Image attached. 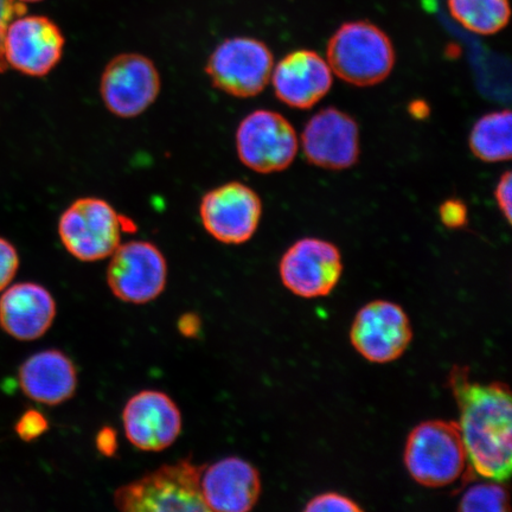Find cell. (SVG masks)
Wrapping results in <instances>:
<instances>
[{
	"mask_svg": "<svg viewBox=\"0 0 512 512\" xmlns=\"http://www.w3.org/2000/svg\"><path fill=\"white\" fill-rule=\"evenodd\" d=\"M459 409L458 426L470 470L485 479L505 482L511 473L512 403L508 384L472 381L470 369L456 366L448 375Z\"/></svg>",
	"mask_w": 512,
	"mask_h": 512,
	"instance_id": "6da1fadb",
	"label": "cell"
},
{
	"mask_svg": "<svg viewBox=\"0 0 512 512\" xmlns=\"http://www.w3.org/2000/svg\"><path fill=\"white\" fill-rule=\"evenodd\" d=\"M403 463L416 483L446 488L465 478L469 458L457 421L427 420L409 433Z\"/></svg>",
	"mask_w": 512,
	"mask_h": 512,
	"instance_id": "7a4b0ae2",
	"label": "cell"
},
{
	"mask_svg": "<svg viewBox=\"0 0 512 512\" xmlns=\"http://www.w3.org/2000/svg\"><path fill=\"white\" fill-rule=\"evenodd\" d=\"M332 73L356 87L379 85L392 74L396 53L392 40L368 21L344 23L326 49Z\"/></svg>",
	"mask_w": 512,
	"mask_h": 512,
	"instance_id": "3957f363",
	"label": "cell"
},
{
	"mask_svg": "<svg viewBox=\"0 0 512 512\" xmlns=\"http://www.w3.org/2000/svg\"><path fill=\"white\" fill-rule=\"evenodd\" d=\"M203 469L191 458L160 466L115 491V508L126 512L208 511L201 492Z\"/></svg>",
	"mask_w": 512,
	"mask_h": 512,
	"instance_id": "277c9868",
	"label": "cell"
},
{
	"mask_svg": "<svg viewBox=\"0 0 512 512\" xmlns=\"http://www.w3.org/2000/svg\"><path fill=\"white\" fill-rule=\"evenodd\" d=\"M134 224L100 197H81L64 209L57 233L66 251L82 262L110 258Z\"/></svg>",
	"mask_w": 512,
	"mask_h": 512,
	"instance_id": "5b68a950",
	"label": "cell"
},
{
	"mask_svg": "<svg viewBox=\"0 0 512 512\" xmlns=\"http://www.w3.org/2000/svg\"><path fill=\"white\" fill-rule=\"evenodd\" d=\"M274 57L253 37L227 38L208 57L206 74L216 89L238 99L255 98L270 85Z\"/></svg>",
	"mask_w": 512,
	"mask_h": 512,
	"instance_id": "8992f818",
	"label": "cell"
},
{
	"mask_svg": "<svg viewBox=\"0 0 512 512\" xmlns=\"http://www.w3.org/2000/svg\"><path fill=\"white\" fill-rule=\"evenodd\" d=\"M235 146L246 168L256 174L270 175L290 168L298 155L299 138L284 115L256 110L240 121Z\"/></svg>",
	"mask_w": 512,
	"mask_h": 512,
	"instance_id": "52a82bcc",
	"label": "cell"
},
{
	"mask_svg": "<svg viewBox=\"0 0 512 512\" xmlns=\"http://www.w3.org/2000/svg\"><path fill=\"white\" fill-rule=\"evenodd\" d=\"M160 91L162 78L156 63L143 54H119L102 70L100 98L114 117H140L155 105Z\"/></svg>",
	"mask_w": 512,
	"mask_h": 512,
	"instance_id": "ba28073f",
	"label": "cell"
},
{
	"mask_svg": "<svg viewBox=\"0 0 512 512\" xmlns=\"http://www.w3.org/2000/svg\"><path fill=\"white\" fill-rule=\"evenodd\" d=\"M168 261L150 241L121 242L110 256L107 284L121 302L144 305L156 300L168 284Z\"/></svg>",
	"mask_w": 512,
	"mask_h": 512,
	"instance_id": "9c48e42d",
	"label": "cell"
},
{
	"mask_svg": "<svg viewBox=\"0 0 512 512\" xmlns=\"http://www.w3.org/2000/svg\"><path fill=\"white\" fill-rule=\"evenodd\" d=\"M262 210L258 192L245 183L228 182L203 195L198 213L211 238L223 245L238 246L258 232Z\"/></svg>",
	"mask_w": 512,
	"mask_h": 512,
	"instance_id": "30bf717a",
	"label": "cell"
},
{
	"mask_svg": "<svg viewBox=\"0 0 512 512\" xmlns=\"http://www.w3.org/2000/svg\"><path fill=\"white\" fill-rule=\"evenodd\" d=\"M352 347L370 363L399 360L413 341L407 312L389 300H374L362 307L350 329Z\"/></svg>",
	"mask_w": 512,
	"mask_h": 512,
	"instance_id": "8fae6325",
	"label": "cell"
},
{
	"mask_svg": "<svg viewBox=\"0 0 512 512\" xmlns=\"http://www.w3.org/2000/svg\"><path fill=\"white\" fill-rule=\"evenodd\" d=\"M341 251L334 243L304 238L287 249L279 262L281 283L300 298L329 296L343 274Z\"/></svg>",
	"mask_w": 512,
	"mask_h": 512,
	"instance_id": "7c38bea8",
	"label": "cell"
},
{
	"mask_svg": "<svg viewBox=\"0 0 512 512\" xmlns=\"http://www.w3.org/2000/svg\"><path fill=\"white\" fill-rule=\"evenodd\" d=\"M66 38L59 25L44 16H19L6 28L4 57L8 67L31 78H43L59 66Z\"/></svg>",
	"mask_w": 512,
	"mask_h": 512,
	"instance_id": "4fadbf2b",
	"label": "cell"
},
{
	"mask_svg": "<svg viewBox=\"0 0 512 512\" xmlns=\"http://www.w3.org/2000/svg\"><path fill=\"white\" fill-rule=\"evenodd\" d=\"M302 146L307 162L317 168L347 170L361 155L360 127L348 113L324 108L307 121Z\"/></svg>",
	"mask_w": 512,
	"mask_h": 512,
	"instance_id": "5bb4252c",
	"label": "cell"
},
{
	"mask_svg": "<svg viewBox=\"0 0 512 512\" xmlns=\"http://www.w3.org/2000/svg\"><path fill=\"white\" fill-rule=\"evenodd\" d=\"M126 438L144 452H160L176 443L183 419L177 403L159 390H142L126 402L123 411Z\"/></svg>",
	"mask_w": 512,
	"mask_h": 512,
	"instance_id": "9a60e30c",
	"label": "cell"
},
{
	"mask_svg": "<svg viewBox=\"0 0 512 512\" xmlns=\"http://www.w3.org/2000/svg\"><path fill=\"white\" fill-rule=\"evenodd\" d=\"M274 93L288 107L310 110L331 91L334 73L328 61L312 50H296L275 64Z\"/></svg>",
	"mask_w": 512,
	"mask_h": 512,
	"instance_id": "2e32d148",
	"label": "cell"
},
{
	"mask_svg": "<svg viewBox=\"0 0 512 512\" xmlns=\"http://www.w3.org/2000/svg\"><path fill=\"white\" fill-rule=\"evenodd\" d=\"M201 492L208 511H251L262 492L260 472L245 459L223 458L204 466Z\"/></svg>",
	"mask_w": 512,
	"mask_h": 512,
	"instance_id": "e0dca14e",
	"label": "cell"
},
{
	"mask_svg": "<svg viewBox=\"0 0 512 512\" xmlns=\"http://www.w3.org/2000/svg\"><path fill=\"white\" fill-rule=\"evenodd\" d=\"M4 291L0 298V328L21 342L46 335L57 313L55 299L47 288L28 281Z\"/></svg>",
	"mask_w": 512,
	"mask_h": 512,
	"instance_id": "ac0fdd59",
	"label": "cell"
},
{
	"mask_svg": "<svg viewBox=\"0 0 512 512\" xmlns=\"http://www.w3.org/2000/svg\"><path fill=\"white\" fill-rule=\"evenodd\" d=\"M19 386L29 399L46 406H59L74 398L78 390V369L61 350L37 352L22 363Z\"/></svg>",
	"mask_w": 512,
	"mask_h": 512,
	"instance_id": "d6986e66",
	"label": "cell"
},
{
	"mask_svg": "<svg viewBox=\"0 0 512 512\" xmlns=\"http://www.w3.org/2000/svg\"><path fill=\"white\" fill-rule=\"evenodd\" d=\"M473 156L485 163L507 162L512 156L511 112L496 111L483 115L473 125L469 137Z\"/></svg>",
	"mask_w": 512,
	"mask_h": 512,
	"instance_id": "ffe728a7",
	"label": "cell"
},
{
	"mask_svg": "<svg viewBox=\"0 0 512 512\" xmlns=\"http://www.w3.org/2000/svg\"><path fill=\"white\" fill-rule=\"evenodd\" d=\"M451 16L477 35L491 36L510 21L509 0H447Z\"/></svg>",
	"mask_w": 512,
	"mask_h": 512,
	"instance_id": "44dd1931",
	"label": "cell"
},
{
	"mask_svg": "<svg viewBox=\"0 0 512 512\" xmlns=\"http://www.w3.org/2000/svg\"><path fill=\"white\" fill-rule=\"evenodd\" d=\"M467 488L459 499L458 510L462 512H508L509 492L503 482L488 479Z\"/></svg>",
	"mask_w": 512,
	"mask_h": 512,
	"instance_id": "7402d4cb",
	"label": "cell"
},
{
	"mask_svg": "<svg viewBox=\"0 0 512 512\" xmlns=\"http://www.w3.org/2000/svg\"><path fill=\"white\" fill-rule=\"evenodd\" d=\"M304 510L307 512H358L363 511V508L348 496L338 492H324L310 499Z\"/></svg>",
	"mask_w": 512,
	"mask_h": 512,
	"instance_id": "603a6c76",
	"label": "cell"
},
{
	"mask_svg": "<svg viewBox=\"0 0 512 512\" xmlns=\"http://www.w3.org/2000/svg\"><path fill=\"white\" fill-rule=\"evenodd\" d=\"M49 430V421L42 412L37 409H29L23 413L15 425V431L19 438L31 443Z\"/></svg>",
	"mask_w": 512,
	"mask_h": 512,
	"instance_id": "cb8c5ba5",
	"label": "cell"
},
{
	"mask_svg": "<svg viewBox=\"0 0 512 512\" xmlns=\"http://www.w3.org/2000/svg\"><path fill=\"white\" fill-rule=\"evenodd\" d=\"M19 254L12 243L0 238V292L15 279L19 268Z\"/></svg>",
	"mask_w": 512,
	"mask_h": 512,
	"instance_id": "d4e9b609",
	"label": "cell"
},
{
	"mask_svg": "<svg viewBox=\"0 0 512 512\" xmlns=\"http://www.w3.org/2000/svg\"><path fill=\"white\" fill-rule=\"evenodd\" d=\"M27 8L18 0H0V73L5 72L8 64L4 57V37L6 28L15 18L25 15Z\"/></svg>",
	"mask_w": 512,
	"mask_h": 512,
	"instance_id": "484cf974",
	"label": "cell"
},
{
	"mask_svg": "<svg viewBox=\"0 0 512 512\" xmlns=\"http://www.w3.org/2000/svg\"><path fill=\"white\" fill-rule=\"evenodd\" d=\"M439 216L444 226L450 229L464 228L469 221L465 203L456 198L446 200L439 208Z\"/></svg>",
	"mask_w": 512,
	"mask_h": 512,
	"instance_id": "4316f807",
	"label": "cell"
},
{
	"mask_svg": "<svg viewBox=\"0 0 512 512\" xmlns=\"http://www.w3.org/2000/svg\"><path fill=\"white\" fill-rule=\"evenodd\" d=\"M497 206L501 209L505 220L511 224L512 219V174L511 171L505 172L499 178L495 189Z\"/></svg>",
	"mask_w": 512,
	"mask_h": 512,
	"instance_id": "83f0119b",
	"label": "cell"
},
{
	"mask_svg": "<svg viewBox=\"0 0 512 512\" xmlns=\"http://www.w3.org/2000/svg\"><path fill=\"white\" fill-rule=\"evenodd\" d=\"M96 450L104 457L112 458L117 454L118 433L110 426L102 427L95 437Z\"/></svg>",
	"mask_w": 512,
	"mask_h": 512,
	"instance_id": "f1b7e54d",
	"label": "cell"
},
{
	"mask_svg": "<svg viewBox=\"0 0 512 512\" xmlns=\"http://www.w3.org/2000/svg\"><path fill=\"white\" fill-rule=\"evenodd\" d=\"M177 328L179 334L187 338H197L202 331L201 317L194 312L184 313L178 319Z\"/></svg>",
	"mask_w": 512,
	"mask_h": 512,
	"instance_id": "f546056e",
	"label": "cell"
},
{
	"mask_svg": "<svg viewBox=\"0 0 512 512\" xmlns=\"http://www.w3.org/2000/svg\"><path fill=\"white\" fill-rule=\"evenodd\" d=\"M18 2H21V3H38V2H42V0H18Z\"/></svg>",
	"mask_w": 512,
	"mask_h": 512,
	"instance_id": "4dcf8cb0",
	"label": "cell"
}]
</instances>
